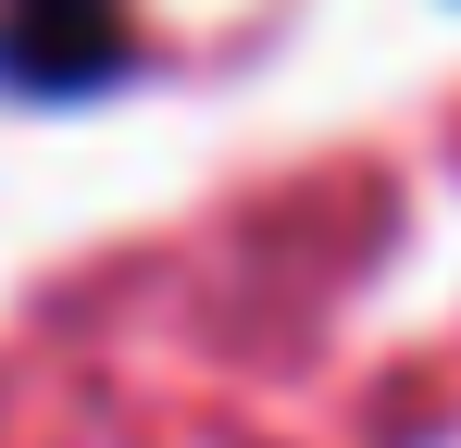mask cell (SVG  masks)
Instances as JSON below:
<instances>
[{"mask_svg":"<svg viewBox=\"0 0 461 448\" xmlns=\"http://www.w3.org/2000/svg\"><path fill=\"white\" fill-rule=\"evenodd\" d=\"M0 75L38 100H76L100 75H125V13L113 0H0Z\"/></svg>","mask_w":461,"mask_h":448,"instance_id":"1","label":"cell"}]
</instances>
